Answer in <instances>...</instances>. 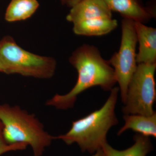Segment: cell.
<instances>
[{
	"instance_id": "obj_1",
	"label": "cell",
	"mask_w": 156,
	"mask_h": 156,
	"mask_svg": "<svg viewBox=\"0 0 156 156\" xmlns=\"http://www.w3.org/2000/svg\"><path fill=\"white\" fill-rule=\"evenodd\" d=\"M69 61L77 72L76 83L68 93L56 94L47 101V106L60 110L72 108L78 95L87 89L98 86L105 91H111L117 83L113 68L93 45L84 44L77 48Z\"/></svg>"
},
{
	"instance_id": "obj_2",
	"label": "cell",
	"mask_w": 156,
	"mask_h": 156,
	"mask_svg": "<svg viewBox=\"0 0 156 156\" xmlns=\"http://www.w3.org/2000/svg\"><path fill=\"white\" fill-rule=\"evenodd\" d=\"M119 87H114L106 102L99 109L73 122L69 131L55 136L67 145L76 143L83 152L93 154L102 149L107 141L108 132L119 123L115 108Z\"/></svg>"
},
{
	"instance_id": "obj_3",
	"label": "cell",
	"mask_w": 156,
	"mask_h": 156,
	"mask_svg": "<svg viewBox=\"0 0 156 156\" xmlns=\"http://www.w3.org/2000/svg\"><path fill=\"white\" fill-rule=\"evenodd\" d=\"M0 120L3 125L4 139L7 144H27L33 151V156H41L55 136L45 131L35 115L18 105L0 104Z\"/></svg>"
},
{
	"instance_id": "obj_4",
	"label": "cell",
	"mask_w": 156,
	"mask_h": 156,
	"mask_svg": "<svg viewBox=\"0 0 156 156\" xmlns=\"http://www.w3.org/2000/svg\"><path fill=\"white\" fill-rule=\"evenodd\" d=\"M56 68V60L53 57L24 50L10 36H5L0 41V72L49 79L54 75Z\"/></svg>"
},
{
	"instance_id": "obj_5",
	"label": "cell",
	"mask_w": 156,
	"mask_h": 156,
	"mask_svg": "<svg viewBox=\"0 0 156 156\" xmlns=\"http://www.w3.org/2000/svg\"><path fill=\"white\" fill-rule=\"evenodd\" d=\"M156 63L137 64L128 85L122 110L124 114L151 115L155 112L153 105L156 98Z\"/></svg>"
},
{
	"instance_id": "obj_6",
	"label": "cell",
	"mask_w": 156,
	"mask_h": 156,
	"mask_svg": "<svg viewBox=\"0 0 156 156\" xmlns=\"http://www.w3.org/2000/svg\"><path fill=\"white\" fill-rule=\"evenodd\" d=\"M121 45L108 62L113 66L117 83L119 84L122 101L125 103L128 85L137 66L136 46L137 41L134 21L124 18L122 23Z\"/></svg>"
},
{
	"instance_id": "obj_7",
	"label": "cell",
	"mask_w": 156,
	"mask_h": 156,
	"mask_svg": "<svg viewBox=\"0 0 156 156\" xmlns=\"http://www.w3.org/2000/svg\"><path fill=\"white\" fill-rule=\"evenodd\" d=\"M99 18H112V11L104 0H82L71 8L66 17L73 23Z\"/></svg>"
},
{
	"instance_id": "obj_8",
	"label": "cell",
	"mask_w": 156,
	"mask_h": 156,
	"mask_svg": "<svg viewBox=\"0 0 156 156\" xmlns=\"http://www.w3.org/2000/svg\"><path fill=\"white\" fill-rule=\"evenodd\" d=\"M139 50L136 53L137 64L156 63V29L134 21Z\"/></svg>"
},
{
	"instance_id": "obj_9",
	"label": "cell",
	"mask_w": 156,
	"mask_h": 156,
	"mask_svg": "<svg viewBox=\"0 0 156 156\" xmlns=\"http://www.w3.org/2000/svg\"><path fill=\"white\" fill-rule=\"evenodd\" d=\"M112 11L119 13L123 18L145 23L154 17L151 9L144 7L141 0H104Z\"/></svg>"
},
{
	"instance_id": "obj_10",
	"label": "cell",
	"mask_w": 156,
	"mask_h": 156,
	"mask_svg": "<svg viewBox=\"0 0 156 156\" xmlns=\"http://www.w3.org/2000/svg\"><path fill=\"white\" fill-rule=\"evenodd\" d=\"M73 25V31L78 35L100 36L114 30L118 22L112 18H99L79 21Z\"/></svg>"
},
{
	"instance_id": "obj_11",
	"label": "cell",
	"mask_w": 156,
	"mask_h": 156,
	"mask_svg": "<svg viewBox=\"0 0 156 156\" xmlns=\"http://www.w3.org/2000/svg\"><path fill=\"white\" fill-rule=\"evenodd\" d=\"M124 126L118 131L120 135L126 130L131 129L143 136L156 137V112L151 115H125Z\"/></svg>"
},
{
	"instance_id": "obj_12",
	"label": "cell",
	"mask_w": 156,
	"mask_h": 156,
	"mask_svg": "<svg viewBox=\"0 0 156 156\" xmlns=\"http://www.w3.org/2000/svg\"><path fill=\"white\" fill-rule=\"evenodd\" d=\"M134 144L122 151L117 150L105 143L102 150L105 156H146L151 151L152 146L149 137L139 134L134 136Z\"/></svg>"
},
{
	"instance_id": "obj_13",
	"label": "cell",
	"mask_w": 156,
	"mask_h": 156,
	"mask_svg": "<svg viewBox=\"0 0 156 156\" xmlns=\"http://www.w3.org/2000/svg\"><path fill=\"white\" fill-rule=\"evenodd\" d=\"M39 5L37 0H11L6 9L5 19L9 22L26 20L34 14Z\"/></svg>"
},
{
	"instance_id": "obj_14",
	"label": "cell",
	"mask_w": 156,
	"mask_h": 156,
	"mask_svg": "<svg viewBox=\"0 0 156 156\" xmlns=\"http://www.w3.org/2000/svg\"><path fill=\"white\" fill-rule=\"evenodd\" d=\"M27 146L28 145L27 144L23 143L15 144L11 145L6 144L3 145L2 146L0 147V156L11 151L23 150L27 148Z\"/></svg>"
},
{
	"instance_id": "obj_15",
	"label": "cell",
	"mask_w": 156,
	"mask_h": 156,
	"mask_svg": "<svg viewBox=\"0 0 156 156\" xmlns=\"http://www.w3.org/2000/svg\"><path fill=\"white\" fill-rule=\"evenodd\" d=\"M81 1L82 0H62L61 2L62 5L71 8Z\"/></svg>"
},
{
	"instance_id": "obj_16",
	"label": "cell",
	"mask_w": 156,
	"mask_h": 156,
	"mask_svg": "<svg viewBox=\"0 0 156 156\" xmlns=\"http://www.w3.org/2000/svg\"><path fill=\"white\" fill-rule=\"evenodd\" d=\"M6 144L4 139V134H3V125L2 123L0 120V147L6 145Z\"/></svg>"
},
{
	"instance_id": "obj_17",
	"label": "cell",
	"mask_w": 156,
	"mask_h": 156,
	"mask_svg": "<svg viewBox=\"0 0 156 156\" xmlns=\"http://www.w3.org/2000/svg\"><path fill=\"white\" fill-rule=\"evenodd\" d=\"M92 156H105L104 154L102 149L97 151L94 155Z\"/></svg>"
},
{
	"instance_id": "obj_18",
	"label": "cell",
	"mask_w": 156,
	"mask_h": 156,
	"mask_svg": "<svg viewBox=\"0 0 156 156\" xmlns=\"http://www.w3.org/2000/svg\"><path fill=\"white\" fill-rule=\"evenodd\" d=\"M62 1V0H60V1Z\"/></svg>"
}]
</instances>
